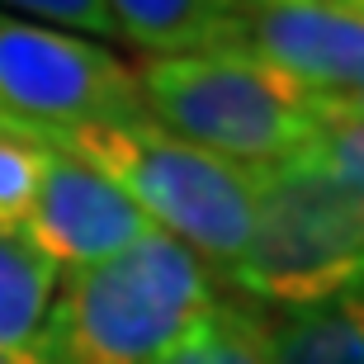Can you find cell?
<instances>
[{
  "mask_svg": "<svg viewBox=\"0 0 364 364\" xmlns=\"http://www.w3.org/2000/svg\"><path fill=\"white\" fill-rule=\"evenodd\" d=\"M33 142L57 147L109 176L166 237L185 242L199 260L223 274L242 260L251 242V166L223 161L151 119L85 123V128H33Z\"/></svg>",
  "mask_w": 364,
  "mask_h": 364,
  "instance_id": "6da1fadb",
  "label": "cell"
},
{
  "mask_svg": "<svg viewBox=\"0 0 364 364\" xmlns=\"http://www.w3.org/2000/svg\"><path fill=\"white\" fill-rule=\"evenodd\" d=\"M223 298V279L185 242L147 232L119 256L67 270L48 346L62 364H147Z\"/></svg>",
  "mask_w": 364,
  "mask_h": 364,
  "instance_id": "7a4b0ae2",
  "label": "cell"
},
{
  "mask_svg": "<svg viewBox=\"0 0 364 364\" xmlns=\"http://www.w3.org/2000/svg\"><path fill=\"white\" fill-rule=\"evenodd\" d=\"M251 242L223 274L260 312H294L364 284V203L308 156L251 166Z\"/></svg>",
  "mask_w": 364,
  "mask_h": 364,
  "instance_id": "3957f363",
  "label": "cell"
},
{
  "mask_svg": "<svg viewBox=\"0 0 364 364\" xmlns=\"http://www.w3.org/2000/svg\"><path fill=\"white\" fill-rule=\"evenodd\" d=\"M147 119L237 166L303 156L317 137V95L265 67L256 53L142 57L133 67Z\"/></svg>",
  "mask_w": 364,
  "mask_h": 364,
  "instance_id": "277c9868",
  "label": "cell"
},
{
  "mask_svg": "<svg viewBox=\"0 0 364 364\" xmlns=\"http://www.w3.org/2000/svg\"><path fill=\"white\" fill-rule=\"evenodd\" d=\"M147 119L133 62L0 10V123L14 133Z\"/></svg>",
  "mask_w": 364,
  "mask_h": 364,
  "instance_id": "5b68a950",
  "label": "cell"
},
{
  "mask_svg": "<svg viewBox=\"0 0 364 364\" xmlns=\"http://www.w3.org/2000/svg\"><path fill=\"white\" fill-rule=\"evenodd\" d=\"M147 232H156L147 213L109 176L48 147V171H43L38 199L28 208L19 237L38 246L62 274L119 256V251L137 246Z\"/></svg>",
  "mask_w": 364,
  "mask_h": 364,
  "instance_id": "8992f818",
  "label": "cell"
},
{
  "mask_svg": "<svg viewBox=\"0 0 364 364\" xmlns=\"http://www.w3.org/2000/svg\"><path fill=\"white\" fill-rule=\"evenodd\" d=\"M246 53L312 95L364 90V14L336 0H242Z\"/></svg>",
  "mask_w": 364,
  "mask_h": 364,
  "instance_id": "52a82bcc",
  "label": "cell"
},
{
  "mask_svg": "<svg viewBox=\"0 0 364 364\" xmlns=\"http://www.w3.org/2000/svg\"><path fill=\"white\" fill-rule=\"evenodd\" d=\"M114 38L142 57H199L246 48L242 0H105Z\"/></svg>",
  "mask_w": 364,
  "mask_h": 364,
  "instance_id": "ba28073f",
  "label": "cell"
},
{
  "mask_svg": "<svg viewBox=\"0 0 364 364\" xmlns=\"http://www.w3.org/2000/svg\"><path fill=\"white\" fill-rule=\"evenodd\" d=\"M270 364H364V284L270 317Z\"/></svg>",
  "mask_w": 364,
  "mask_h": 364,
  "instance_id": "9c48e42d",
  "label": "cell"
},
{
  "mask_svg": "<svg viewBox=\"0 0 364 364\" xmlns=\"http://www.w3.org/2000/svg\"><path fill=\"white\" fill-rule=\"evenodd\" d=\"M62 270L19 232H0V355L38 346L53 317Z\"/></svg>",
  "mask_w": 364,
  "mask_h": 364,
  "instance_id": "30bf717a",
  "label": "cell"
},
{
  "mask_svg": "<svg viewBox=\"0 0 364 364\" xmlns=\"http://www.w3.org/2000/svg\"><path fill=\"white\" fill-rule=\"evenodd\" d=\"M147 364H270V312L218 298L180 341Z\"/></svg>",
  "mask_w": 364,
  "mask_h": 364,
  "instance_id": "8fae6325",
  "label": "cell"
},
{
  "mask_svg": "<svg viewBox=\"0 0 364 364\" xmlns=\"http://www.w3.org/2000/svg\"><path fill=\"white\" fill-rule=\"evenodd\" d=\"M48 147L24 133H0V232H19L38 199Z\"/></svg>",
  "mask_w": 364,
  "mask_h": 364,
  "instance_id": "7c38bea8",
  "label": "cell"
},
{
  "mask_svg": "<svg viewBox=\"0 0 364 364\" xmlns=\"http://www.w3.org/2000/svg\"><path fill=\"white\" fill-rule=\"evenodd\" d=\"M312 166H322L331 180L350 189L355 199L364 203V123L355 119H322L317 123V137L303 151Z\"/></svg>",
  "mask_w": 364,
  "mask_h": 364,
  "instance_id": "4fadbf2b",
  "label": "cell"
},
{
  "mask_svg": "<svg viewBox=\"0 0 364 364\" xmlns=\"http://www.w3.org/2000/svg\"><path fill=\"white\" fill-rule=\"evenodd\" d=\"M0 10L62 28V33H76V38H95V43L114 38V19H109L105 0H0Z\"/></svg>",
  "mask_w": 364,
  "mask_h": 364,
  "instance_id": "5bb4252c",
  "label": "cell"
},
{
  "mask_svg": "<svg viewBox=\"0 0 364 364\" xmlns=\"http://www.w3.org/2000/svg\"><path fill=\"white\" fill-rule=\"evenodd\" d=\"M317 114H322V119H355V123H364V90L317 95Z\"/></svg>",
  "mask_w": 364,
  "mask_h": 364,
  "instance_id": "9a60e30c",
  "label": "cell"
},
{
  "mask_svg": "<svg viewBox=\"0 0 364 364\" xmlns=\"http://www.w3.org/2000/svg\"><path fill=\"white\" fill-rule=\"evenodd\" d=\"M0 364H62V360H57V350L48 346V336H43L38 346H28V350H5Z\"/></svg>",
  "mask_w": 364,
  "mask_h": 364,
  "instance_id": "2e32d148",
  "label": "cell"
},
{
  "mask_svg": "<svg viewBox=\"0 0 364 364\" xmlns=\"http://www.w3.org/2000/svg\"><path fill=\"white\" fill-rule=\"evenodd\" d=\"M336 5H346V10H355V14H364V0H336Z\"/></svg>",
  "mask_w": 364,
  "mask_h": 364,
  "instance_id": "e0dca14e",
  "label": "cell"
},
{
  "mask_svg": "<svg viewBox=\"0 0 364 364\" xmlns=\"http://www.w3.org/2000/svg\"><path fill=\"white\" fill-rule=\"evenodd\" d=\"M0 133H14V128H5V123H0Z\"/></svg>",
  "mask_w": 364,
  "mask_h": 364,
  "instance_id": "ac0fdd59",
  "label": "cell"
}]
</instances>
